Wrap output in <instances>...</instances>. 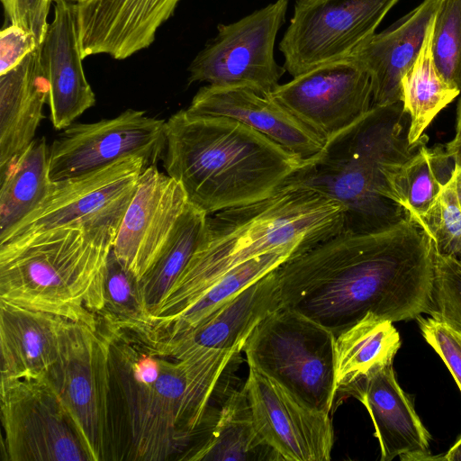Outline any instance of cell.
Instances as JSON below:
<instances>
[{
    "label": "cell",
    "instance_id": "cell-20",
    "mask_svg": "<svg viewBox=\"0 0 461 461\" xmlns=\"http://www.w3.org/2000/svg\"><path fill=\"white\" fill-rule=\"evenodd\" d=\"M366 408L378 439L381 461L433 460L430 436L420 421L410 396L399 385L393 363L356 384L347 393Z\"/></svg>",
    "mask_w": 461,
    "mask_h": 461
},
{
    "label": "cell",
    "instance_id": "cell-19",
    "mask_svg": "<svg viewBox=\"0 0 461 461\" xmlns=\"http://www.w3.org/2000/svg\"><path fill=\"white\" fill-rule=\"evenodd\" d=\"M186 111L237 120L304 159L319 157L327 143L277 101L245 86L201 87Z\"/></svg>",
    "mask_w": 461,
    "mask_h": 461
},
{
    "label": "cell",
    "instance_id": "cell-11",
    "mask_svg": "<svg viewBox=\"0 0 461 461\" xmlns=\"http://www.w3.org/2000/svg\"><path fill=\"white\" fill-rule=\"evenodd\" d=\"M145 167L141 158L130 157L79 176L53 181L42 203L0 244L61 227L118 230Z\"/></svg>",
    "mask_w": 461,
    "mask_h": 461
},
{
    "label": "cell",
    "instance_id": "cell-41",
    "mask_svg": "<svg viewBox=\"0 0 461 461\" xmlns=\"http://www.w3.org/2000/svg\"><path fill=\"white\" fill-rule=\"evenodd\" d=\"M454 179H455V186H456L457 198H458L459 204L461 207V167H460L456 166V168L454 171Z\"/></svg>",
    "mask_w": 461,
    "mask_h": 461
},
{
    "label": "cell",
    "instance_id": "cell-37",
    "mask_svg": "<svg viewBox=\"0 0 461 461\" xmlns=\"http://www.w3.org/2000/svg\"><path fill=\"white\" fill-rule=\"evenodd\" d=\"M10 24L17 25L35 38L40 46L47 27L51 0H1Z\"/></svg>",
    "mask_w": 461,
    "mask_h": 461
},
{
    "label": "cell",
    "instance_id": "cell-32",
    "mask_svg": "<svg viewBox=\"0 0 461 461\" xmlns=\"http://www.w3.org/2000/svg\"><path fill=\"white\" fill-rule=\"evenodd\" d=\"M104 309L101 321L151 328L152 315L140 280L115 256L109 253L104 285Z\"/></svg>",
    "mask_w": 461,
    "mask_h": 461
},
{
    "label": "cell",
    "instance_id": "cell-26",
    "mask_svg": "<svg viewBox=\"0 0 461 461\" xmlns=\"http://www.w3.org/2000/svg\"><path fill=\"white\" fill-rule=\"evenodd\" d=\"M52 182L44 137L35 138L0 166V240L42 203Z\"/></svg>",
    "mask_w": 461,
    "mask_h": 461
},
{
    "label": "cell",
    "instance_id": "cell-22",
    "mask_svg": "<svg viewBox=\"0 0 461 461\" xmlns=\"http://www.w3.org/2000/svg\"><path fill=\"white\" fill-rule=\"evenodd\" d=\"M440 0H423L351 56L369 75L373 106L401 102V81L416 59Z\"/></svg>",
    "mask_w": 461,
    "mask_h": 461
},
{
    "label": "cell",
    "instance_id": "cell-38",
    "mask_svg": "<svg viewBox=\"0 0 461 461\" xmlns=\"http://www.w3.org/2000/svg\"><path fill=\"white\" fill-rule=\"evenodd\" d=\"M39 45L32 34L24 29L10 24L0 33V75L15 68Z\"/></svg>",
    "mask_w": 461,
    "mask_h": 461
},
{
    "label": "cell",
    "instance_id": "cell-27",
    "mask_svg": "<svg viewBox=\"0 0 461 461\" xmlns=\"http://www.w3.org/2000/svg\"><path fill=\"white\" fill-rule=\"evenodd\" d=\"M455 168L456 162L445 146L428 147L426 143L405 162L385 170L391 197L408 219L420 224Z\"/></svg>",
    "mask_w": 461,
    "mask_h": 461
},
{
    "label": "cell",
    "instance_id": "cell-8",
    "mask_svg": "<svg viewBox=\"0 0 461 461\" xmlns=\"http://www.w3.org/2000/svg\"><path fill=\"white\" fill-rule=\"evenodd\" d=\"M43 377L72 420L90 461H111L108 344L100 328L67 320L58 357Z\"/></svg>",
    "mask_w": 461,
    "mask_h": 461
},
{
    "label": "cell",
    "instance_id": "cell-2",
    "mask_svg": "<svg viewBox=\"0 0 461 461\" xmlns=\"http://www.w3.org/2000/svg\"><path fill=\"white\" fill-rule=\"evenodd\" d=\"M281 307L337 337L366 314L392 322L429 314L434 247L406 218L382 230H344L276 268Z\"/></svg>",
    "mask_w": 461,
    "mask_h": 461
},
{
    "label": "cell",
    "instance_id": "cell-4",
    "mask_svg": "<svg viewBox=\"0 0 461 461\" xmlns=\"http://www.w3.org/2000/svg\"><path fill=\"white\" fill-rule=\"evenodd\" d=\"M310 160L229 117L185 109L166 121L163 167L207 215L274 194Z\"/></svg>",
    "mask_w": 461,
    "mask_h": 461
},
{
    "label": "cell",
    "instance_id": "cell-34",
    "mask_svg": "<svg viewBox=\"0 0 461 461\" xmlns=\"http://www.w3.org/2000/svg\"><path fill=\"white\" fill-rule=\"evenodd\" d=\"M430 236L434 250L461 260V207L454 174L419 224Z\"/></svg>",
    "mask_w": 461,
    "mask_h": 461
},
{
    "label": "cell",
    "instance_id": "cell-18",
    "mask_svg": "<svg viewBox=\"0 0 461 461\" xmlns=\"http://www.w3.org/2000/svg\"><path fill=\"white\" fill-rule=\"evenodd\" d=\"M179 0H88L78 2L83 59L107 54L124 59L149 47Z\"/></svg>",
    "mask_w": 461,
    "mask_h": 461
},
{
    "label": "cell",
    "instance_id": "cell-36",
    "mask_svg": "<svg viewBox=\"0 0 461 461\" xmlns=\"http://www.w3.org/2000/svg\"><path fill=\"white\" fill-rule=\"evenodd\" d=\"M425 340L442 358L461 392V332L433 317L417 319Z\"/></svg>",
    "mask_w": 461,
    "mask_h": 461
},
{
    "label": "cell",
    "instance_id": "cell-35",
    "mask_svg": "<svg viewBox=\"0 0 461 461\" xmlns=\"http://www.w3.org/2000/svg\"><path fill=\"white\" fill-rule=\"evenodd\" d=\"M429 315L461 332V260L435 250Z\"/></svg>",
    "mask_w": 461,
    "mask_h": 461
},
{
    "label": "cell",
    "instance_id": "cell-25",
    "mask_svg": "<svg viewBox=\"0 0 461 461\" xmlns=\"http://www.w3.org/2000/svg\"><path fill=\"white\" fill-rule=\"evenodd\" d=\"M393 323L368 313L336 337L335 403L371 372L393 363L401 346Z\"/></svg>",
    "mask_w": 461,
    "mask_h": 461
},
{
    "label": "cell",
    "instance_id": "cell-33",
    "mask_svg": "<svg viewBox=\"0 0 461 461\" xmlns=\"http://www.w3.org/2000/svg\"><path fill=\"white\" fill-rule=\"evenodd\" d=\"M432 53L443 77L461 91V0H440L434 17Z\"/></svg>",
    "mask_w": 461,
    "mask_h": 461
},
{
    "label": "cell",
    "instance_id": "cell-24",
    "mask_svg": "<svg viewBox=\"0 0 461 461\" xmlns=\"http://www.w3.org/2000/svg\"><path fill=\"white\" fill-rule=\"evenodd\" d=\"M48 94L40 46L0 75V166L35 139Z\"/></svg>",
    "mask_w": 461,
    "mask_h": 461
},
{
    "label": "cell",
    "instance_id": "cell-6",
    "mask_svg": "<svg viewBox=\"0 0 461 461\" xmlns=\"http://www.w3.org/2000/svg\"><path fill=\"white\" fill-rule=\"evenodd\" d=\"M410 117L402 102L373 106L356 125L327 142L287 182L310 188L345 208L344 230L366 233L389 228L406 219L390 194L385 170L412 157L429 138L411 144Z\"/></svg>",
    "mask_w": 461,
    "mask_h": 461
},
{
    "label": "cell",
    "instance_id": "cell-9",
    "mask_svg": "<svg viewBox=\"0 0 461 461\" xmlns=\"http://www.w3.org/2000/svg\"><path fill=\"white\" fill-rule=\"evenodd\" d=\"M288 0H276L229 24H220L216 36L191 62L188 83L245 86L269 95L280 84L284 67L274 49L285 22Z\"/></svg>",
    "mask_w": 461,
    "mask_h": 461
},
{
    "label": "cell",
    "instance_id": "cell-13",
    "mask_svg": "<svg viewBox=\"0 0 461 461\" xmlns=\"http://www.w3.org/2000/svg\"><path fill=\"white\" fill-rule=\"evenodd\" d=\"M165 149L166 121L127 109L112 119L65 128L50 146V176L68 179L130 157L157 166Z\"/></svg>",
    "mask_w": 461,
    "mask_h": 461
},
{
    "label": "cell",
    "instance_id": "cell-14",
    "mask_svg": "<svg viewBox=\"0 0 461 461\" xmlns=\"http://www.w3.org/2000/svg\"><path fill=\"white\" fill-rule=\"evenodd\" d=\"M269 96L326 142L356 125L373 107L370 77L352 57L293 77Z\"/></svg>",
    "mask_w": 461,
    "mask_h": 461
},
{
    "label": "cell",
    "instance_id": "cell-31",
    "mask_svg": "<svg viewBox=\"0 0 461 461\" xmlns=\"http://www.w3.org/2000/svg\"><path fill=\"white\" fill-rule=\"evenodd\" d=\"M207 216L189 203L167 246L140 279L151 315L197 249L204 233Z\"/></svg>",
    "mask_w": 461,
    "mask_h": 461
},
{
    "label": "cell",
    "instance_id": "cell-15",
    "mask_svg": "<svg viewBox=\"0 0 461 461\" xmlns=\"http://www.w3.org/2000/svg\"><path fill=\"white\" fill-rule=\"evenodd\" d=\"M244 383L258 434L277 460L328 461L334 445L330 413L312 409L253 367Z\"/></svg>",
    "mask_w": 461,
    "mask_h": 461
},
{
    "label": "cell",
    "instance_id": "cell-1",
    "mask_svg": "<svg viewBox=\"0 0 461 461\" xmlns=\"http://www.w3.org/2000/svg\"><path fill=\"white\" fill-rule=\"evenodd\" d=\"M108 344L111 461H194L210 440L240 349L168 354L151 328L101 321Z\"/></svg>",
    "mask_w": 461,
    "mask_h": 461
},
{
    "label": "cell",
    "instance_id": "cell-42",
    "mask_svg": "<svg viewBox=\"0 0 461 461\" xmlns=\"http://www.w3.org/2000/svg\"><path fill=\"white\" fill-rule=\"evenodd\" d=\"M461 137V97L458 101L456 109V135L455 138Z\"/></svg>",
    "mask_w": 461,
    "mask_h": 461
},
{
    "label": "cell",
    "instance_id": "cell-40",
    "mask_svg": "<svg viewBox=\"0 0 461 461\" xmlns=\"http://www.w3.org/2000/svg\"><path fill=\"white\" fill-rule=\"evenodd\" d=\"M436 459L461 461V437L443 456H436Z\"/></svg>",
    "mask_w": 461,
    "mask_h": 461
},
{
    "label": "cell",
    "instance_id": "cell-12",
    "mask_svg": "<svg viewBox=\"0 0 461 461\" xmlns=\"http://www.w3.org/2000/svg\"><path fill=\"white\" fill-rule=\"evenodd\" d=\"M8 461H90L59 398L44 377H1Z\"/></svg>",
    "mask_w": 461,
    "mask_h": 461
},
{
    "label": "cell",
    "instance_id": "cell-16",
    "mask_svg": "<svg viewBox=\"0 0 461 461\" xmlns=\"http://www.w3.org/2000/svg\"><path fill=\"white\" fill-rule=\"evenodd\" d=\"M188 206L179 183L157 166L145 167L113 246L117 258L140 280L167 246Z\"/></svg>",
    "mask_w": 461,
    "mask_h": 461
},
{
    "label": "cell",
    "instance_id": "cell-3",
    "mask_svg": "<svg viewBox=\"0 0 461 461\" xmlns=\"http://www.w3.org/2000/svg\"><path fill=\"white\" fill-rule=\"evenodd\" d=\"M345 208L310 188L286 185L258 202L207 216L188 264L152 313L157 329L234 267L276 251L297 256L345 229Z\"/></svg>",
    "mask_w": 461,
    "mask_h": 461
},
{
    "label": "cell",
    "instance_id": "cell-29",
    "mask_svg": "<svg viewBox=\"0 0 461 461\" xmlns=\"http://www.w3.org/2000/svg\"><path fill=\"white\" fill-rule=\"evenodd\" d=\"M434 17L416 59L401 81V102L410 117L408 140L411 144L420 140L436 115L461 93L443 77L435 64L432 53Z\"/></svg>",
    "mask_w": 461,
    "mask_h": 461
},
{
    "label": "cell",
    "instance_id": "cell-17",
    "mask_svg": "<svg viewBox=\"0 0 461 461\" xmlns=\"http://www.w3.org/2000/svg\"><path fill=\"white\" fill-rule=\"evenodd\" d=\"M51 123L64 130L95 104L82 66L77 4L55 1L54 18L40 45Z\"/></svg>",
    "mask_w": 461,
    "mask_h": 461
},
{
    "label": "cell",
    "instance_id": "cell-23",
    "mask_svg": "<svg viewBox=\"0 0 461 461\" xmlns=\"http://www.w3.org/2000/svg\"><path fill=\"white\" fill-rule=\"evenodd\" d=\"M67 320L0 300L1 377H43L58 357Z\"/></svg>",
    "mask_w": 461,
    "mask_h": 461
},
{
    "label": "cell",
    "instance_id": "cell-39",
    "mask_svg": "<svg viewBox=\"0 0 461 461\" xmlns=\"http://www.w3.org/2000/svg\"><path fill=\"white\" fill-rule=\"evenodd\" d=\"M445 147L447 153L454 158L456 166L461 167V137L454 138Z\"/></svg>",
    "mask_w": 461,
    "mask_h": 461
},
{
    "label": "cell",
    "instance_id": "cell-10",
    "mask_svg": "<svg viewBox=\"0 0 461 461\" xmlns=\"http://www.w3.org/2000/svg\"><path fill=\"white\" fill-rule=\"evenodd\" d=\"M399 0H295L279 43L293 77L351 57Z\"/></svg>",
    "mask_w": 461,
    "mask_h": 461
},
{
    "label": "cell",
    "instance_id": "cell-43",
    "mask_svg": "<svg viewBox=\"0 0 461 461\" xmlns=\"http://www.w3.org/2000/svg\"><path fill=\"white\" fill-rule=\"evenodd\" d=\"M51 1H57V0H51ZM68 1H76V2H86V1H88V0H68Z\"/></svg>",
    "mask_w": 461,
    "mask_h": 461
},
{
    "label": "cell",
    "instance_id": "cell-21",
    "mask_svg": "<svg viewBox=\"0 0 461 461\" xmlns=\"http://www.w3.org/2000/svg\"><path fill=\"white\" fill-rule=\"evenodd\" d=\"M281 307L276 269L249 285L194 327L168 339H158L176 358L200 349H242L256 325Z\"/></svg>",
    "mask_w": 461,
    "mask_h": 461
},
{
    "label": "cell",
    "instance_id": "cell-5",
    "mask_svg": "<svg viewBox=\"0 0 461 461\" xmlns=\"http://www.w3.org/2000/svg\"><path fill=\"white\" fill-rule=\"evenodd\" d=\"M117 230L61 227L0 244V300L99 329Z\"/></svg>",
    "mask_w": 461,
    "mask_h": 461
},
{
    "label": "cell",
    "instance_id": "cell-30",
    "mask_svg": "<svg viewBox=\"0 0 461 461\" xmlns=\"http://www.w3.org/2000/svg\"><path fill=\"white\" fill-rule=\"evenodd\" d=\"M295 257L297 255L292 251H276L234 267L217 279L178 315L151 330L160 339L180 335L197 325L243 289Z\"/></svg>",
    "mask_w": 461,
    "mask_h": 461
},
{
    "label": "cell",
    "instance_id": "cell-7",
    "mask_svg": "<svg viewBox=\"0 0 461 461\" xmlns=\"http://www.w3.org/2000/svg\"><path fill=\"white\" fill-rule=\"evenodd\" d=\"M335 342L326 327L280 307L256 325L241 351L249 366L309 407L330 413L337 393Z\"/></svg>",
    "mask_w": 461,
    "mask_h": 461
},
{
    "label": "cell",
    "instance_id": "cell-28",
    "mask_svg": "<svg viewBox=\"0 0 461 461\" xmlns=\"http://www.w3.org/2000/svg\"><path fill=\"white\" fill-rule=\"evenodd\" d=\"M277 460L256 428L244 384L221 401L212 435L194 461Z\"/></svg>",
    "mask_w": 461,
    "mask_h": 461
}]
</instances>
